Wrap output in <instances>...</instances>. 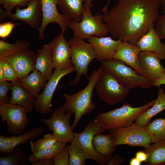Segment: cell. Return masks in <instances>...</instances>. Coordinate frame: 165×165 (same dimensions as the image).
Returning <instances> with one entry per match:
<instances>
[{
    "label": "cell",
    "instance_id": "cell-3",
    "mask_svg": "<svg viewBox=\"0 0 165 165\" xmlns=\"http://www.w3.org/2000/svg\"><path fill=\"white\" fill-rule=\"evenodd\" d=\"M155 101L153 100L137 107H133L128 103H124L120 107L98 115L94 120L100 123L103 131H110L117 128L126 127L134 123Z\"/></svg>",
    "mask_w": 165,
    "mask_h": 165
},
{
    "label": "cell",
    "instance_id": "cell-18",
    "mask_svg": "<svg viewBox=\"0 0 165 165\" xmlns=\"http://www.w3.org/2000/svg\"><path fill=\"white\" fill-rule=\"evenodd\" d=\"M6 59L14 69L20 80L27 76L35 68L36 54L29 49Z\"/></svg>",
    "mask_w": 165,
    "mask_h": 165
},
{
    "label": "cell",
    "instance_id": "cell-34",
    "mask_svg": "<svg viewBox=\"0 0 165 165\" xmlns=\"http://www.w3.org/2000/svg\"><path fill=\"white\" fill-rule=\"evenodd\" d=\"M58 141L53 134H51L48 133L45 134L42 138L35 142L31 141L30 144L31 152L32 153H34L49 147Z\"/></svg>",
    "mask_w": 165,
    "mask_h": 165
},
{
    "label": "cell",
    "instance_id": "cell-10",
    "mask_svg": "<svg viewBox=\"0 0 165 165\" xmlns=\"http://www.w3.org/2000/svg\"><path fill=\"white\" fill-rule=\"evenodd\" d=\"M73 114L66 112L62 107L55 109L50 119L42 118L40 121L45 124L49 130L58 141L72 143L74 137V132L70 123V119Z\"/></svg>",
    "mask_w": 165,
    "mask_h": 165
},
{
    "label": "cell",
    "instance_id": "cell-13",
    "mask_svg": "<svg viewBox=\"0 0 165 165\" xmlns=\"http://www.w3.org/2000/svg\"><path fill=\"white\" fill-rule=\"evenodd\" d=\"M41 6L42 20L41 25L37 29L38 38L43 40L44 31L46 27L50 23L57 24L61 29V33L64 34L68 28L70 20L64 14L58 12L57 0H40Z\"/></svg>",
    "mask_w": 165,
    "mask_h": 165
},
{
    "label": "cell",
    "instance_id": "cell-20",
    "mask_svg": "<svg viewBox=\"0 0 165 165\" xmlns=\"http://www.w3.org/2000/svg\"><path fill=\"white\" fill-rule=\"evenodd\" d=\"M141 51L137 45L132 44L127 41H122L113 59L123 61L134 68L139 75L145 76L138 58Z\"/></svg>",
    "mask_w": 165,
    "mask_h": 165
},
{
    "label": "cell",
    "instance_id": "cell-17",
    "mask_svg": "<svg viewBox=\"0 0 165 165\" xmlns=\"http://www.w3.org/2000/svg\"><path fill=\"white\" fill-rule=\"evenodd\" d=\"M94 50L97 61L100 62L113 59L122 41L115 40L110 37L92 36L87 39Z\"/></svg>",
    "mask_w": 165,
    "mask_h": 165
},
{
    "label": "cell",
    "instance_id": "cell-39",
    "mask_svg": "<svg viewBox=\"0 0 165 165\" xmlns=\"http://www.w3.org/2000/svg\"><path fill=\"white\" fill-rule=\"evenodd\" d=\"M19 24V23H13L11 21L1 23L0 37L4 39L8 37L11 33L14 27Z\"/></svg>",
    "mask_w": 165,
    "mask_h": 165
},
{
    "label": "cell",
    "instance_id": "cell-28",
    "mask_svg": "<svg viewBox=\"0 0 165 165\" xmlns=\"http://www.w3.org/2000/svg\"><path fill=\"white\" fill-rule=\"evenodd\" d=\"M143 150L148 155L145 165H165V141L154 143Z\"/></svg>",
    "mask_w": 165,
    "mask_h": 165
},
{
    "label": "cell",
    "instance_id": "cell-24",
    "mask_svg": "<svg viewBox=\"0 0 165 165\" xmlns=\"http://www.w3.org/2000/svg\"><path fill=\"white\" fill-rule=\"evenodd\" d=\"M165 109V93L164 90L160 87L158 91L157 98L154 104L141 115L134 123L142 127H145L151 118Z\"/></svg>",
    "mask_w": 165,
    "mask_h": 165
},
{
    "label": "cell",
    "instance_id": "cell-15",
    "mask_svg": "<svg viewBox=\"0 0 165 165\" xmlns=\"http://www.w3.org/2000/svg\"><path fill=\"white\" fill-rule=\"evenodd\" d=\"M8 14L12 21H23L31 28L37 29L40 26L42 20L40 0H31L25 8L22 9L17 6L15 13H8Z\"/></svg>",
    "mask_w": 165,
    "mask_h": 165
},
{
    "label": "cell",
    "instance_id": "cell-26",
    "mask_svg": "<svg viewBox=\"0 0 165 165\" xmlns=\"http://www.w3.org/2000/svg\"><path fill=\"white\" fill-rule=\"evenodd\" d=\"M85 0H57V5L66 17L70 20L80 22L82 18L83 2Z\"/></svg>",
    "mask_w": 165,
    "mask_h": 165
},
{
    "label": "cell",
    "instance_id": "cell-50",
    "mask_svg": "<svg viewBox=\"0 0 165 165\" xmlns=\"http://www.w3.org/2000/svg\"><path fill=\"white\" fill-rule=\"evenodd\" d=\"M163 13H165V4L163 6Z\"/></svg>",
    "mask_w": 165,
    "mask_h": 165
},
{
    "label": "cell",
    "instance_id": "cell-45",
    "mask_svg": "<svg viewBox=\"0 0 165 165\" xmlns=\"http://www.w3.org/2000/svg\"><path fill=\"white\" fill-rule=\"evenodd\" d=\"M0 12L1 22H2V20L6 19V18H9L8 16V13L6 11H4L2 9L1 7L0 8Z\"/></svg>",
    "mask_w": 165,
    "mask_h": 165
},
{
    "label": "cell",
    "instance_id": "cell-6",
    "mask_svg": "<svg viewBox=\"0 0 165 165\" xmlns=\"http://www.w3.org/2000/svg\"><path fill=\"white\" fill-rule=\"evenodd\" d=\"M95 89L99 97L112 105L122 102L130 92V89L113 74L103 70L98 77Z\"/></svg>",
    "mask_w": 165,
    "mask_h": 165
},
{
    "label": "cell",
    "instance_id": "cell-25",
    "mask_svg": "<svg viewBox=\"0 0 165 165\" xmlns=\"http://www.w3.org/2000/svg\"><path fill=\"white\" fill-rule=\"evenodd\" d=\"M20 80L23 87L35 98L39 95L40 91L44 89L46 83V79L36 68Z\"/></svg>",
    "mask_w": 165,
    "mask_h": 165
},
{
    "label": "cell",
    "instance_id": "cell-16",
    "mask_svg": "<svg viewBox=\"0 0 165 165\" xmlns=\"http://www.w3.org/2000/svg\"><path fill=\"white\" fill-rule=\"evenodd\" d=\"M138 60L144 76L153 83L164 75L165 68L161 64V58L154 53L141 51Z\"/></svg>",
    "mask_w": 165,
    "mask_h": 165
},
{
    "label": "cell",
    "instance_id": "cell-12",
    "mask_svg": "<svg viewBox=\"0 0 165 165\" xmlns=\"http://www.w3.org/2000/svg\"><path fill=\"white\" fill-rule=\"evenodd\" d=\"M75 71V67L63 70L55 69L45 85L43 91L35 98V110L41 115L51 114L53 112L51 108L52 99L59 82L64 76Z\"/></svg>",
    "mask_w": 165,
    "mask_h": 165
},
{
    "label": "cell",
    "instance_id": "cell-29",
    "mask_svg": "<svg viewBox=\"0 0 165 165\" xmlns=\"http://www.w3.org/2000/svg\"><path fill=\"white\" fill-rule=\"evenodd\" d=\"M145 127L151 143L165 141V117L156 119Z\"/></svg>",
    "mask_w": 165,
    "mask_h": 165
},
{
    "label": "cell",
    "instance_id": "cell-8",
    "mask_svg": "<svg viewBox=\"0 0 165 165\" xmlns=\"http://www.w3.org/2000/svg\"><path fill=\"white\" fill-rule=\"evenodd\" d=\"M112 136V145L115 148L118 145L146 148L150 145V138L145 127L133 123L126 127L115 129L110 131Z\"/></svg>",
    "mask_w": 165,
    "mask_h": 165
},
{
    "label": "cell",
    "instance_id": "cell-48",
    "mask_svg": "<svg viewBox=\"0 0 165 165\" xmlns=\"http://www.w3.org/2000/svg\"><path fill=\"white\" fill-rule=\"evenodd\" d=\"M116 1H117V0H115ZM92 0H85V2L87 3L90 5H92Z\"/></svg>",
    "mask_w": 165,
    "mask_h": 165
},
{
    "label": "cell",
    "instance_id": "cell-41",
    "mask_svg": "<svg viewBox=\"0 0 165 165\" xmlns=\"http://www.w3.org/2000/svg\"><path fill=\"white\" fill-rule=\"evenodd\" d=\"M125 162V159L120 155L115 154L111 157L107 165H119Z\"/></svg>",
    "mask_w": 165,
    "mask_h": 165
},
{
    "label": "cell",
    "instance_id": "cell-11",
    "mask_svg": "<svg viewBox=\"0 0 165 165\" xmlns=\"http://www.w3.org/2000/svg\"><path fill=\"white\" fill-rule=\"evenodd\" d=\"M24 108L10 103L0 105V115L6 121L8 132L13 135L20 134L30 122Z\"/></svg>",
    "mask_w": 165,
    "mask_h": 165
},
{
    "label": "cell",
    "instance_id": "cell-35",
    "mask_svg": "<svg viewBox=\"0 0 165 165\" xmlns=\"http://www.w3.org/2000/svg\"><path fill=\"white\" fill-rule=\"evenodd\" d=\"M31 0H0V4L8 13H11L12 9L15 7H27Z\"/></svg>",
    "mask_w": 165,
    "mask_h": 165
},
{
    "label": "cell",
    "instance_id": "cell-23",
    "mask_svg": "<svg viewBox=\"0 0 165 165\" xmlns=\"http://www.w3.org/2000/svg\"><path fill=\"white\" fill-rule=\"evenodd\" d=\"M35 68L38 70L48 81L52 74L54 68L51 50L48 44L43 45L36 51Z\"/></svg>",
    "mask_w": 165,
    "mask_h": 165
},
{
    "label": "cell",
    "instance_id": "cell-37",
    "mask_svg": "<svg viewBox=\"0 0 165 165\" xmlns=\"http://www.w3.org/2000/svg\"><path fill=\"white\" fill-rule=\"evenodd\" d=\"M53 159L54 165H68L69 154L68 145L65 146Z\"/></svg>",
    "mask_w": 165,
    "mask_h": 165
},
{
    "label": "cell",
    "instance_id": "cell-32",
    "mask_svg": "<svg viewBox=\"0 0 165 165\" xmlns=\"http://www.w3.org/2000/svg\"><path fill=\"white\" fill-rule=\"evenodd\" d=\"M26 155L24 151L18 146L10 154L0 157V165H21L24 164Z\"/></svg>",
    "mask_w": 165,
    "mask_h": 165
},
{
    "label": "cell",
    "instance_id": "cell-33",
    "mask_svg": "<svg viewBox=\"0 0 165 165\" xmlns=\"http://www.w3.org/2000/svg\"><path fill=\"white\" fill-rule=\"evenodd\" d=\"M69 160L68 165H84L87 159H90L89 155L72 143L68 145Z\"/></svg>",
    "mask_w": 165,
    "mask_h": 165
},
{
    "label": "cell",
    "instance_id": "cell-40",
    "mask_svg": "<svg viewBox=\"0 0 165 165\" xmlns=\"http://www.w3.org/2000/svg\"><path fill=\"white\" fill-rule=\"evenodd\" d=\"M154 28L160 38L165 39V14L160 16L155 23Z\"/></svg>",
    "mask_w": 165,
    "mask_h": 165
},
{
    "label": "cell",
    "instance_id": "cell-31",
    "mask_svg": "<svg viewBox=\"0 0 165 165\" xmlns=\"http://www.w3.org/2000/svg\"><path fill=\"white\" fill-rule=\"evenodd\" d=\"M67 142L58 141L53 145L37 152L32 153L28 160L32 163L43 159H52L65 146Z\"/></svg>",
    "mask_w": 165,
    "mask_h": 165
},
{
    "label": "cell",
    "instance_id": "cell-27",
    "mask_svg": "<svg viewBox=\"0 0 165 165\" xmlns=\"http://www.w3.org/2000/svg\"><path fill=\"white\" fill-rule=\"evenodd\" d=\"M112 136L110 132L104 135L99 133L94 136L92 144L95 151L98 154L104 156L111 157L115 151L116 148L112 145Z\"/></svg>",
    "mask_w": 165,
    "mask_h": 165
},
{
    "label": "cell",
    "instance_id": "cell-30",
    "mask_svg": "<svg viewBox=\"0 0 165 165\" xmlns=\"http://www.w3.org/2000/svg\"><path fill=\"white\" fill-rule=\"evenodd\" d=\"M30 44L25 41L17 40L10 43L3 39L0 40V59L19 53L29 49Z\"/></svg>",
    "mask_w": 165,
    "mask_h": 165
},
{
    "label": "cell",
    "instance_id": "cell-49",
    "mask_svg": "<svg viewBox=\"0 0 165 165\" xmlns=\"http://www.w3.org/2000/svg\"><path fill=\"white\" fill-rule=\"evenodd\" d=\"M160 2L161 5L163 7L164 6L165 4V0H159Z\"/></svg>",
    "mask_w": 165,
    "mask_h": 165
},
{
    "label": "cell",
    "instance_id": "cell-1",
    "mask_svg": "<svg viewBox=\"0 0 165 165\" xmlns=\"http://www.w3.org/2000/svg\"><path fill=\"white\" fill-rule=\"evenodd\" d=\"M110 9L103 8L102 21L114 38L136 45L159 18V0H117Z\"/></svg>",
    "mask_w": 165,
    "mask_h": 165
},
{
    "label": "cell",
    "instance_id": "cell-14",
    "mask_svg": "<svg viewBox=\"0 0 165 165\" xmlns=\"http://www.w3.org/2000/svg\"><path fill=\"white\" fill-rule=\"evenodd\" d=\"M48 44L54 68L56 70H63L74 67L71 61V49L64 34L61 33Z\"/></svg>",
    "mask_w": 165,
    "mask_h": 165
},
{
    "label": "cell",
    "instance_id": "cell-22",
    "mask_svg": "<svg viewBox=\"0 0 165 165\" xmlns=\"http://www.w3.org/2000/svg\"><path fill=\"white\" fill-rule=\"evenodd\" d=\"M154 28L150 29L138 41L136 45L141 51L155 53L161 59H165V42L163 43Z\"/></svg>",
    "mask_w": 165,
    "mask_h": 165
},
{
    "label": "cell",
    "instance_id": "cell-4",
    "mask_svg": "<svg viewBox=\"0 0 165 165\" xmlns=\"http://www.w3.org/2000/svg\"><path fill=\"white\" fill-rule=\"evenodd\" d=\"M92 6L85 2L81 20L79 22L69 21L68 28L73 31V36L84 40L92 36L101 37L109 33L107 26L102 21V14L94 16L91 12Z\"/></svg>",
    "mask_w": 165,
    "mask_h": 165
},
{
    "label": "cell",
    "instance_id": "cell-5",
    "mask_svg": "<svg viewBox=\"0 0 165 165\" xmlns=\"http://www.w3.org/2000/svg\"><path fill=\"white\" fill-rule=\"evenodd\" d=\"M103 70L113 74L123 86L130 89L137 87L147 89L153 83L146 77L141 75L124 62L113 59L101 61Z\"/></svg>",
    "mask_w": 165,
    "mask_h": 165
},
{
    "label": "cell",
    "instance_id": "cell-46",
    "mask_svg": "<svg viewBox=\"0 0 165 165\" xmlns=\"http://www.w3.org/2000/svg\"><path fill=\"white\" fill-rule=\"evenodd\" d=\"M141 163V162L135 157L132 158L130 160L129 162V164L130 165H140Z\"/></svg>",
    "mask_w": 165,
    "mask_h": 165
},
{
    "label": "cell",
    "instance_id": "cell-21",
    "mask_svg": "<svg viewBox=\"0 0 165 165\" xmlns=\"http://www.w3.org/2000/svg\"><path fill=\"white\" fill-rule=\"evenodd\" d=\"M11 97L9 103L23 107L27 114L31 113L34 109L35 98L23 86L19 79L10 82Z\"/></svg>",
    "mask_w": 165,
    "mask_h": 165
},
{
    "label": "cell",
    "instance_id": "cell-44",
    "mask_svg": "<svg viewBox=\"0 0 165 165\" xmlns=\"http://www.w3.org/2000/svg\"><path fill=\"white\" fill-rule=\"evenodd\" d=\"M164 68L165 72L164 75L162 77L154 82L153 86H155L159 88L161 85H165V68Z\"/></svg>",
    "mask_w": 165,
    "mask_h": 165
},
{
    "label": "cell",
    "instance_id": "cell-19",
    "mask_svg": "<svg viewBox=\"0 0 165 165\" xmlns=\"http://www.w3.org/2000/svg\"><path fill=\"white\" fill-rule=\"evenodd\" d=\"M44 130L41 126L29 129L22 134L6 137L0 135V152L7 155L11 153L20 145H24L28 140L33 141L38 138Z\"/></svg>",
    "mask_w": 165,
    "mask_h": 165
},
{
    "label": "cell",
    "instance_id": "cell-43",
    "mask_svg": "<svg viewBox=\"0 0 165 165\" xmlns=\"http://www.w3.org/2000/svg\"><path fill=\"white\" fill-rule=\"evenodd\" d=\"M31 165H54L53 159H46L32 163Z\"/></svg>",
    "mask_w": 165,
    "mask_h": 165
},
{
    "label": "cell",
    "instance_id": "cell-42",
    "mask_svg": "<svg viewBox=\"0 0 165 165\" xmlns=\"http://www.w3.org/2000/svg\"><path fill=\"white\" fill-rule=\"evenodd\" d=\"M135 157L141 162H145L148 159V155L143 150L137 152L135 153Z\"/></svg>",
    "mask_w": 165,
    "mask_h": 165
},
{
    "label": "cell",
    "instance_id": "cell-47",
    "mask_svg": "<svg viewBox=\"0 0 165 165\" xmlns=\"http://www.w3.org/2000/svg\"><path fill=\"white\" fill-rule=\"evenodd\" d=\"M6 81L1 62H0V82Z\"/></svg>",
    "mask_w": 165,
    "mask_h": 165
},
{
    "label": "cell",
    "instance_id": "cell-2",
    "mask_svg": "<svg viewBox=\"0 0 165 165\" xmlns=\"http://www.w3.org/2000/svg\"><path fill=\"white\" fill-rule=\"evenodd\" d=\"M102 70L100 67L92 72L87 79L88 83L84 89L73 94H64L65 101L62 107L66 112H70L75 115L71 126L72 129L76 126L83 115L91 113L95 108L92 95L97 81Z\"/></svg>",
    "mask_w": 165,
    "mask_h": 165
},
{
    "label": "cell",
    "instance_id": "cell-38",
    "mask_svg": "<svg viewBox=\"0 0 165 165\" xmlns=\"http://www.w3.org/2000/svg\"><path fill=\"white\" fill-rule=\"evenodd\" d=\"M10 90V83L6 81L0 82V105L9 102L11 97L8 96Z\"/></svg>",
    "mask_w": 165,
    "mask_h": 165
},
{
    "label": "cell",
    "instance_id": "cell-9",
    "mask_svg": "<svg viewBox=\"0 0 165 165\" xmlns=\"http://www.w3.org/2000/svg\"><path fill=\"white\" fill-rule=\"evenodd\" d=\"M103 131L100 123L94 120L89 122L84 130L79 133H74V137L72 142L76 146L87 153L90 159L100 165H107L111 157L104 156L97 153L92 144L95 135Z\"/></svg>",
    "mask_w": 165,
    "mask_h": 165
},
{
    "label": "cell",
    "instance_id": "cell-36",
    "mask_svg": "<svg viewBox=\"0 0 165 165\" xmlns=\"http://www.w3.org/2000/svg\"><path fill=\"white\" fill-rule=\"evenodd\" d=\"M4 72L5 80L13 82L18 79L16 71L6 59H0Z\"/></svg>",
    "mask_w": 165,
    "mask_h": 165
},
{
    "label": "cell",
    "instance_id": "cell-7",
    "mask_svg": "<svg viewBox=\"0 0 165 165\" xmlns=\"http://www.w3.org/2000/svg\"><path fill=\"white\" fill-rule=\"evenodd\" d=\"M68 42L72 50L71 61L76 72L75 78L71 81L69 85L74 86L80 81L82 75L88 79V66L96 58V55L91 44L83 40L73 36Z\"/></svg>",
    "mask_w": 165,
    "mask_h": 165
}]
</instances>
